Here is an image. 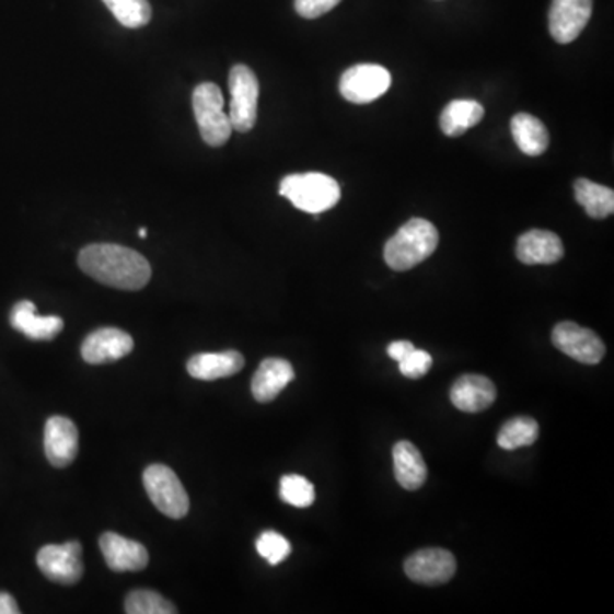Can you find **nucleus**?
I'll list each match as a JSON object with an SVG mask.
<instances>
[{"label":"nucleus","mask_w":614,"mask_h":614,"mask_svg":"<svg viewBox=\"0 0 614 614\" xmlns=\"http://www.w3.org/2000/svg\"><path fill=\"white\" fill-rule=\"evenodd\" d=\"M79 267L96 282L120 290H140L151 280V265L120 244H90L79 253Z\"/></svg>","instance_id":"1"},{"label":"nucleus","mask_w":614,"mask_h":614,"mask_svg":"<svg viewBox=\"0 0 614 614\" xmlns=\"http://www.w3.org/2000/svg\"><path fill=\"white\" fill-rule=\"evenodd\" d=\"M439 244V231L426 219H412L384 246L387 267L396 271L412 270L433 255Z\"/></svg>","instance_id":"2"},{"label":"nucleus","mask_w":614,"mask_h":614,"mask_svg":"<svg viewBox=\"0 0 614 614\" xmlns=\"http://www.w3.org/2000/svg\"><path fill=\"white\" fill-rule=\"evenodd\" d=\"M279 192L296 209L313 216L333 209L341 197L338 182L323 173L289 174L280 182Z\"/></svg>","instance_id":"3"},{"label":"nucleus","mask_w":614,"mask_h":614,"mask_svg":"<svg viewBox=\"0 0 614 614\" xmlns=\"http://www.w3.org/2000/svg\"><path fill=\"white\" fill-rule=\"evenodd\" d=\"M194 113L201 139L210 148H221L232 134L231 120L224 112V96L219 85L201 82L194 91Z\"/></svg>","instance_id":"4"},{"label":"nucleus","mask_w":614,"mask_h":614,"mask_svg":"<svg viewBox=\"0 0 614 614\" xmlns=\"http://www.w3.org/2000/svg\"><path fill=\"white\" fill-rule=\"evenodd\" d=\"M143 487L159 512L171 519L188 514L189 499L176 473L164 464H152L143 472Z\"/></svg>","instance_id":"5"},{"label":"nucleus","mask_w":614,"mask_h":614,"mask_svg":"<svg viewBox=\"0 0 614 614\" xmlns=\"http://www.w3.org/2000/svg\"><path fill=\"white\" fill-rule=\"evenodd\" d=\"M229 91H231V109L229 120L232 130H253L258 115L259 84L255 72L246 66H234L229 74Z\"/></svg>","instance_id":"6"},{"label":"nucleus","mask_w":614,"mask_h":614,"mask_svg":"<svg viewBox=\"0 0 614 614\" xmlns=\"http://www.w3.org/2000/svg\"><path fill=\"white\" fill-rule=\"evenodd\" d=\"M391 74L378 63H359L345 70L340 79V94L354 105H368L387 93Z\"/></svg>","instance_id":"7"},{"label":"nucleus","mask_w":614,"mask_h":614,"mask_svg":"<svg viewBox=\"0 0 614 614\" xmlns=\"http://www.w3.org/2000/svg\"><path fill=\"white\" fill-rule=\"evenodd\" d=\"M39 572L51 582L72 586L84 576L82 564V545L79 541H69L63 545H47L36 555Z\"/></svg>","instance_id":"8"},{"label":"nucleus","mask_w":614,"mask_h":614,"mask_svg":"<svg viewBox=\"0 0 614 614\" xmlns=\"http://www.w3.org/2000/svg\"><path fill=\"white\" fill-rule=\"evenodd\" d=\"M552 341L561 354L588 366L601 362L606 354L603 340L592 329L582 328L572 321L558 323L553 329Z\"/></svg>","instance_id":"9"},{"label":"nucleus","mask_w":614,"mask_h":614,"mask_svg":"<svg viewBox=\"0 0 614 614\" xmlns=\"http://www.w3.org/2000/svg\"><path fill=\"white\" fill-rule=\"evenodd\" d=\"M594 0H553L549 8V35L560 45L576 42L591 20Z\"/></svg>","instance_id":"10"},{"label":"nucleus","mask_w":614,"mask_h":614,"mask_svg":"<svg viewBox=\"0 0 614 614\" xmlns=\"http://www.w3.org/2000/svg\"><path fill=\"white\" fill-rule=\"evenodd\" d=\"M456 558L448 549L427 548L414 553L405 561V572L409 579L424 586H441L456 574Z\"/></svg>","instance_id":"11"},{"label":"nucleus","mask_w":614,"mask_h":614,"mask_svg":"<svg viewBox=\"0 0 614 614\" xmlns=\"http://www.w3.org/2000/svg\"><path fill=\"white\" fill-rule=\"evenodd\" d=\"M43 441L51 466L66 467L74 463L79 451V432L70 418L60 415L48 418Z\"/></svg>","instance_id":"12"},{"label":"nucleus","mask_w":614,"mask_h":614,"mask_svg":"<svg viewBox=\"0 0 614 614\" xmlns=\"http://www.w3.org/2000/svg\"><path fill=\"white\" fill-rule=\"evenodd\" d=\"M134 350V340L124 329L100 328L85 336L81 356L88 363L116 362Z\"/></svg>","instance_id":"13"},{"label":"nucleus","mask_w":614,"mask_h":614,"mask_svg":"<svg viewBox=\"0 0 614 614\" xmlns=\"http://www.w3.org/2000/svg\"><path fill=\"white\" fill-rule=\"evenodd\" d=\"M100 548L113 572H139L148 567L149 553L146 546L120 534H103L100 537Z\"/></svg>","instance_id":"14"},{"label":"nucleus","mask_w":614,"mask_h":614,"mask_svg":"<svg viewBox=\"0 0 614 614\" xmlns=\"http://www.w3.org/2000/svg\"><path fill=\"white\" fill-rule=\"evenodd\" d=\"M497 390L490 379L479 374H464L451 387V402L464 414H478L490 408Z\"/></svg>","instance_id":"15"},{"label":"nucleus","mask_w":614,"mask_h":614,"mask_svg":"<svg viewBox=\"0 0 614 614\" xmlns=\"http://www.w3.org/2000/svg\"><path fill=\"white\" fill-rule=\"evenodd\" d=\"M515 255L524 265H553L564 258L565 247L555 232L533 229L519 238Z\"/></svg>","instance_id":"16"},{"label":"nucleus","mask_w":614,"mask_h":614,"mask_svg":"<svg viewBox=\"0 0 614 614\" xmlns=\"http://www.w3.org/2000/svg\"><path fill=\"white\" fill-rule=\"evenodd\" d=\"M296 378L294 368L283 359H265L253 375L252 393L258 403L274 402Z\"/></svg>","instance_id":"17"},{"label":"nucleus","mask_w":614,"mask_h":614,"mask_svg":"<svg viewBox=\"0 0 614 614\" xmlns=\"http://www.w3.org/2000/svg\"><path fill=\"white\" fill-rule=\"evenodd\" d=\"M11 325L30 340L38 341L54 340L63 329L62 317L38 316L32 301H21L12 308Z\"/></svg>","instance_id":"18"},{"label":"nucleus","mask_w":614,"mask_h":614,"mask_svg":"<svg viewBox=\"0 0 614 614\" xmlns=\"http://www.w3.org/2000/svg\"><path fill=\"white\" fill-rule=\"evenodd\" d=\"M244 368V357L236 350L219 354H197L186 363L188 374L200 381L231 378Z\"/></svg>","instance_id":"19"},{"label":"nucleus","mask_w":614,"mask_h":614,"mask_svg":"<svg viewBox=\"0 0 614 614\" xmlns=\"http://www.w3.org/2000/svg\"><path fill=\"white\" fill-rule=\"evenodd\" d=\"M394 476L405 490H418L426 484L427 464L417 445L408 441L396 442L393 449Z\"/></svg>","instance_id":"20"},{"label":"nucleus","mask_w":614,"mask_h":614,"mask_svg":"<svg viewBox=\"0 0 614 614\" xmlns=\"http://www.w3.org/2000/svg\"><path fill=\"white\" fill-rule=\"evenodd\" d=\"M510 131H512L518 148L525 155L537 158V155L545 154L548 149L549 134L545 124L530 113H518L510 120Z\"/></svg>","instance_id":"21"},{"label":"nucleus","mask_w":614,"mask_h":614,"mask_svg":"<svg viewBox=\"0 0 614 614\" xmlns=\"http://www.w3.org/2000/svg\"><path fill=\"white\" fill-rule=\"evenodd\" d=\"M485 108L475 100H454L441 115V130L448 137H461L484 120Z\"/></svg>","instance_id":"22"},{"label":"nucleus","mask_w":614,"mask_h":614,"mask_svg":"<svg viewBox=\"0 0 614 614\" xmlns=\"http://www.w3.org/2000/svg\"><path fill=\"white\" fill-rule=\"evenodd\" d=\"M576 200L582 205L592 219H606L614 212V192L591 179L579 178L574 185Z\"/></svg>","instance_id":"23"},{"label":"nucleus","mask_w":614,"mask_h":614,"mask_svg":"<svg viewBox=\"0 0 614 614\" xmlns=\"http://www.w3.org/2000/svg\"><path fill=\"white\" fill-rule=\"evenodd\" d=\"M537 436H540V426L534 418L515 417L503 424L499 436H497V442L506 451H514V449L534 444L537 441Z\"/></svg>","instance_id":"24"},{"label":"nucleus","mask_w":614,"mask_h":614,"mask_svg":"<svg viewBox=\"0 0 614 614\" xmlns=\"http://www.w3.org/2000/svg\"><path fill=\"white\" fill-rule=\"evenodd\" d=\"M121 26L128 30L146 26L151 21L152 9L148 0H103Z\"/></svg>","instance_id":"25"},{"label":"nucleus","mask_w":614,"mask_h":614,"mask_svg":"<svg viewBox=\"0 0 614 614\" xmlns=\"http://www.w3.org/2000/svg\"><path fill=\"white\" fill-rule=\"evenodd\" d=\"M125 613L128 614H174L178 610L159 592L140 589L131 591L125 599Z\"/></svg>","instance_id":"26"},{"label":"nucleus","mask_w":614,"mask_h":614,"mask_svg":"<svg viewBox=\"0 0 614 614\" xmlns=\"http://www.w3.org/2000/svg\"><path fill=\"white\" fill-rule=\"evenodd\" d=\"M280 497L289 506L305 509L311 507L316 499L313 484L301 475H286L280 479Z\"/></svg>","instance_id":"27"},{"label":"nucleus","mask_w":614,"mask_h":614,"mask_svg":"<svg viewBox=\"0 0 614 614\" xmlns=\"http://www.w3.org/2000/svg\"><path fill=\"white\" fill-rule=\"evenodd\" d=\"M256 549H258L259 557L265 558L268 564L279 565L289 557L292 546L282 534L267 531L256 540Z\"/></svg>","instance_id":"28"},{"label":"nucleus","mask_w":614,"mask_h":614,"mask_svg":"<svg viewBox=\"0 0 614 614\" xmlns=\"http://www.w3.org/2000/svg\"><path fill=\"white\" fill-rule=\"evenodd\" d=\"M399 372L408 379H420L432 369V356L414 348L405 359L399 360Z\"/></svg>","instance_id":"29"},{"label":"nucleus","mask_w":614,"mask_h":614,"mask_svg":"<svg viewBox=\"0 0 614 614\" xmlns=\"http://www.w3.org/2000/svg\"><path fill=\"white\" fill-rule=\"evenodd\" d=\"M341 0H296V11L304 20H316L335 9Z\"/></svg>","instance_id":"30"},{"label":"nucleus","mask_w":614,"mask_h":614,"mask_svg":"<svg viewBox=\"0 0 614 614\" xmlns=\"http://www.w3.org/2000/svg\"><path fill=\"white\" fill-rule=\"evenodd\" d=\"M414 348V344H409V341H393V344L387 347V356L396 360V362H399V360L405 359Z\"/></svg>","instance_id":"31"},{"label":"nucleus","mask_w":614,"mask_h":614,"mask_svg":"<svg viewBox=\"0 0 614 614\" xmlns=\"http://www.w3.org/2000/svg\"><path fill=\"white\" fill-rule=\"evenodd\" d=\"M16 599L12 598L8 592H0V614H20Z\"/></svg>","instance_id":"32"},{"label":"nucleus","mask_w":614,"mask_h":614,"mask_svg":"<svg viewBox=\"0 0 614 614\" xmlns=\"http://www.w3.org/2000/svg\"><path fill=\"white\" fill-rule=\"evenodd\" d=\"M139 236L142 238V240H146V238H148V229H139Z\"/></svg>","instance_id":"33"}]
</instances>
